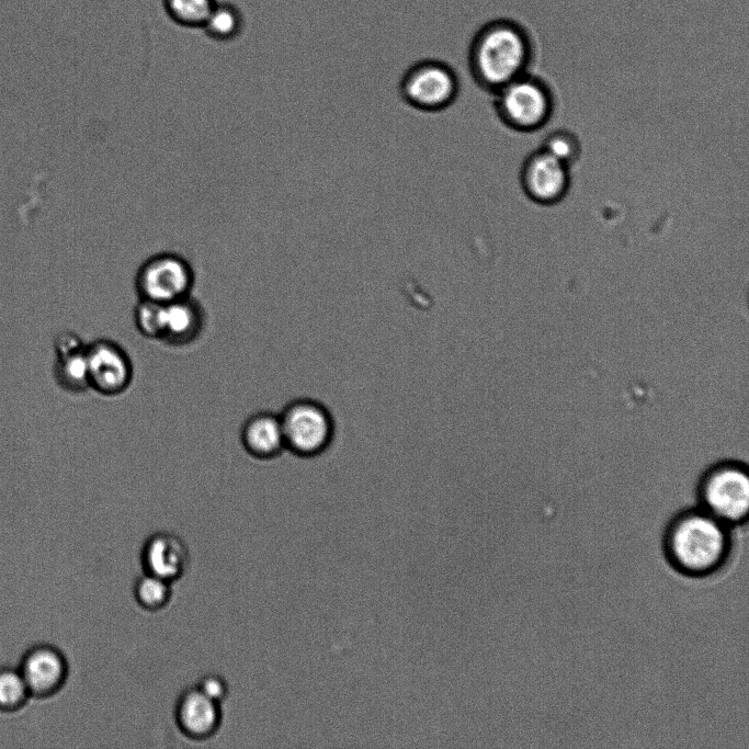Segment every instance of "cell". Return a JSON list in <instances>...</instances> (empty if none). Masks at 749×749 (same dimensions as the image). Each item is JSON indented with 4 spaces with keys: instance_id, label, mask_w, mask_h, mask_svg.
<instances>
[{
    "instance_id": "52a82bcc",
    "label": "cell",
    "mask_w": 749,
    "mask_h": 749,
    "mask_svg": "<svg viewBox=\"0 0 749 749\" xmlns=\"http://www.w3.org/2000/svg\"><path fill=\"white\" fill-rule=\"evenodd\" d=\"M195 271L191 262L175 251H159L146 258L134 276L138 299L169 304L192 295Z\"/></svg>"
},
{
    "instance_id": "7a4b0ae2",
    "label": "cell",
    "mask_w": 749,
    "mask_h": 749,
    "mask_svg": "<svg viewBox=\"0 0 749 749\" xmlns=\"http://www.w3.org/2000/svg\"><path fill=\"white\" fill-rule=\"evenodd\" d=\"M531 44L523 29L506 19L481 25L467 50V66L475 83L495 93L526 73L531 61Z\"/></svg>"
},
{
    "instance_id": "7c38bea8",
    "label": "cell",
    "mask_w": 749,
    "mask_h": 749,
    "mask_svg": "<svg viewBox=\"0 0 749 749\" xmlns=\"http://www.w3.org/2000/svg\"><path fill=\"white\" fill-rule=\"evenodd\" d=\"M174 716L184 735L203 740L213 736L220 726V703L205 695L197 686H191L180 694Z\"/></svg>"
},
{
    "instance_id": "7402d4cb",
    "label": "cell",
    "mask_w": 749,
    "mask_h": 749,
    "mask_svg": "<svg viewBox=\"0 0 749 749\" xmlns=\"http://www.w3.org/2000/svg\"><path fill=\"white\" fill-rule=\"evenodd\" d=\"M205 695L222 703L228 695L229 689L226 680L219 674L209 673L204 676L196 685Z\"/></svg>"
},
{
    "instance_id": "ac0fdd59",
    "label": "cell",
    "mask_w": 749,
    "mask_h": 749,
    "mask_svg": "<svg viewBox=\"0 0 749 749\" xmlns=\"http://www.w3.org/2000/svg\"><path fill=\"white\" fill-rule=\"evenodd\" d=\"M134 597L145 610L158 611L171 598V582L155 575L144 572L134 583Z\"/></svg>"
},
{
    "instance_id": "44dd1931",
    "label": "cell",
    "mask_w": 749,
    "mask_h": 749,
    "mask_svg": "<svg viewBox=\"0 0 749 749\" xmlns=\"http://www.w3.org/2000/svg\"><path fill=\"white\" fill-rule=\"evenodd\" d=\"M541 148L568 166L577 160L580 154V145L576 136L565 130L549 134Z\"/></svg>"
},
{
    "instance_id": "8992f818",
    "label": "cell",
    "mask_w": 749,
    "mask_h": 749,
    "mask_svg": "<svg viewBox=\"0 0 749 749\" xmlns=\"http://www.w3.org/2000/svg\"><path fill=\"white\" fill-rule=\"evenodd\" d=\"M459 78L445 61L422 59L412 64L401 76L398 92L410 107L425 113L449 109L459 94Z\"/></svg>"
},
{
    "instance_id": "5bb4252c",
    "label": "cell",
    "mask_w": 749,
    "mask_h": 749,
    "mask_svg": "<svg viewBox=\"0 0 749 749\" xmlns=\"http://www.w3.org/2000/svg\"><path fill=\"white\" fill-rule=\"evenodd\" d=\"M205 321L204 308L192 295L163 304V325L159 341L177 348L189 345L201 337Z\"/></svg>"
},
{
    "instance_id": "2e32d148",
    "label": "cell",
    "mask_w": 749,
    "mask_h": 749,
    "mask_svg": "<svg viewBox=\"0 0 749 749\" xmlns=\"http://www.w3.org/2000/svg\"><path fill=\"white\" fill-rule=\"evenodd\" d=\"M242 26V16L237 8L216 2L202 29L211 38L227 42L236 38Z\"/></svg>"
},
{
    "instance_id": "9c48e42d",
    "label": "cell",
    "mask_w": 749,
    "mask_h": 749,
    "mask_svg": "<svg viewBox=\"0 0 749 749\" xmlns=\"http://www.w3.org/2000/svg\"><path fill=\"white\" fill-rule=\"evenodd\" d=\"M567 163L540 148L522 163L520 183L525 195L542 205L556 204L564 198L570 185Z\"/></svg>"
},
{
    "instance_id": "3957f363",
    "label": "cell",
    "mask_w": 749,
    "mask_h": 749,
    "mask_svg": "<svg viewBox=\"0 0 749 749\" xmlns=\"http://www.w3.org/2000/svg\"><path fill=\"white\" fill-rule=\"evenodd\" d=\"M697 507L731 527L747 521L749 477L738 462H719L707 468L696 486Z\"/></svg>"
},
{
    "instance_id": "277c9868",
    "label": "cell",
    "mask_w": 749,
    "mask_h": 749,
    "mask_svg": "<svg viewBox=\"0 0 749 749\" xmlns=\"http://www.w3.org/2000/svg\"><path fill=\"white\" fill-rule=\"evenodd\" d=\"M493 109L500 122L512 130L530 133L542 128L554 113V95L541 79L527 73L495 93Z\"/></svg>"
},
{
    "instance_id": "8fae6325",
    "label": "cell",
    "mask_w": 749,
    "mask_h": 749,
    "mask_svg": "<svg viewBox=\"0 0 749 749\" xmlns=\"http://www.w3.org/2000/svg\"><path fill=\"white\" fill-rule=\"evenodd\" d=\"M144 572L169 582L180 579L190 564V553L181 537L170 532H157L144 543L140 553Z\"/></svg>"
},
{
    "instance_id": "6da1fadb",
    "label": "cell",
    "mask_w": 749,
    "mask_h": 749,
    "mask_svg": "<svg viewBox=\"0 0 749 749\" xmlns=\"http://www.w3.org/2000/svg\"><path fill=\"white\" fill-rule=\"evenodd\" d=\"M733 527L700 507L677 512L666 524L661 547L667 564L680 576L706 579L731 557Z\"/></svg>"
},
{
    "instance_id": "5b68a950",
    "label": "cell",
    "mask_w": 749,
    "mask_h": 749,
    "mask_svg": "<svg viewBox=\"0 0 749 749\" xmlns=\"http://www.w3.org/2000/svg\"><path fill=\"white\" fill-rule=\"evenodd\" d=\"M285 451L300 458L321 455L334 438V420L319 400L303 397L291 400L279 413Z\"/></svg>"
},
{
    "instance_id": "ba28073f",
    "label": "cell",
    "mask_w": 749,
    "mask_h": 749,
    "mask_svg": "<svg viewBox=\"0 0 749 749\" xmlns=\"http://www.w3.org/2000/svg\"><path fill=\"white\" fill-rule=\"evenodd\" d=\"M89 386L102 396L123 394L132 384L133 362L127 351L106 338L87 343Z\"/></svg>"
},
{
    "instance_id": "e0dca14e",
    "label": "cell",
    "mask_w": 749,
    "mask_h": 749,
    "mask_svg": "<svg viewBox=\"0 0 749 749\" xmlns=\"http://www.w3.org/2000/svg\"><path fill=\"white\" fill-rule=\"evenodd\" d=\"M215 4V0H163L169 18L185 27L202 29Z\"/></svg>"
},
{
    "instance_id": "4fadbf2b",
    "label": "cell",
    "mask_w": 749,
    "mask_h": 749,
    "mask_svg": "<svg viewBox=\"0 0 749 749\" xmlns=\"http://www.w3.org/2000/svg\"><path fill=\"white\" fill-rule=\"evenodd\" d=\"M54 347L56 356L53 374L58 386L72 394L90 389L87 343L79 336L68 331L56 337Z\"/></svg>"
},
{
    "instance_id": "30bf717a",
    "label": "cell",
    "mask_w": 749,
    "mask_h": 749,
    "mask_svg": "<svg viewBox=\"0 0 749 749\" xmlns=\"http://www.w3.org/2000/svg\"><path fill=\"white\" fill-rule=\"evenodd\" d=\"M19 670L31 696L45 699L64 686L69 668L60 649L49 644H38L25 651Z\"/></svg>"
},
{
    "instance_id": "d6986e66",
    "label": "cell",
    "mask_w": 749,
    "mask_h": 749,
    "mask_svg": "<svg viewBox=\"0 0 749 749\" xmlns=\"http://www.w3.org/2000/svg\"><path fill=\"white\" fill-rule=\"evenodd\" d=\"M31 693L19 668H0V712H15L22 708Z\"/></svg>"
},
{
    "instance_id": "ffe728a7",
    "label": "cell",
    "mask_w": 749,
    "mask_h": 749,
    "mask_svg": "<svg viewBox=\"0 0 749 749\" xmlns=\"http://www.w3.org/2000/svg\"><path fill=\"white\" fill-rule=\"evenodd\" d=\"M137 331L145 338L160 340L163 325V304L138 299L133 311Z\"/></svg>"
},
{
    "instance_id": "9a60e30c",
    "label": "cell",
    "mask_w": 749,
    "mask_h": 749,
    "mask_svg": "<svg viewBox=\"0 0 749 749\" xmlns=\"http://www.w3.org/2000/svg\"><path fill=\"white\" fill-rule=\"evenodd\" d=\"M240 443L258 461L279 457L285 451L279 413L261 410L249 416L240 429Z\"/></svg>"
}]
</instances>
